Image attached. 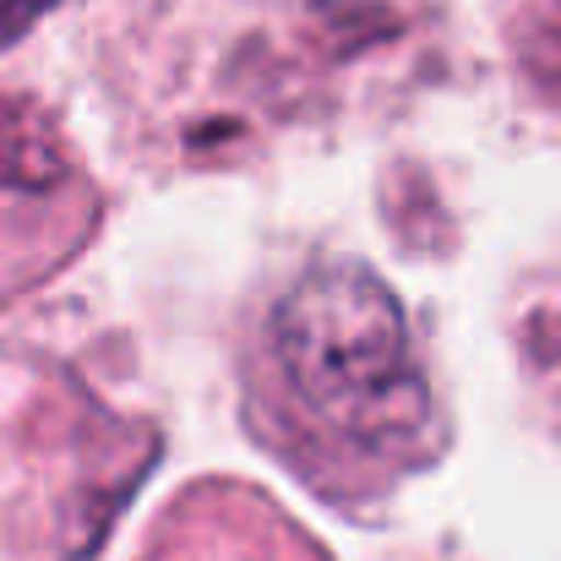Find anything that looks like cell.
<instances>
[{"mask_svg": "<svg viewBox=\"0 0 561 561\" xmlns=\"http://www.w3.org/2000/svg\"><path fill=\"white\" fill-rule=\"evenodd\" d=\"M256 436L322 496L366 502L436 453L425 355L398 295L366 262L300 267L245 339Z\"/></svg>", "mask_w": 561, "mask_h": 561, "instance_id": "6da1fadb", "label": "cell"}, {"mask_svg": "<svg viewBox=\"0 0 561 561\" xmlns=\"http://www.w3.org/2000/svg\"><path fill=\"white\" fill-rule=\"evenodd\" d=\"M99 229V186L55 115L0 88V306L55 278Z\"/></svg>", "mask_w": 561, "mask_h": 561, "instance_id": "7a4b0ae2", "label": "cell"}, {"mask_svg": "<svg viewBox=\"0 0 561 561\" xmlns=\"http://www.w3.org/2000/svg\"><path fill=\"white\" fill-rule=\"evenodd\" d=\"M513 55L540 93L561 99V0L513 5Z\"/></svg>", "mask_w": 561, "mask_h": 561, "instance_id": "3957f363", "label": "cell"}, {"mask_svg": "<svg viewBox=\"0 0 561 561\" xmlns=\"http://www.w3.org/2000/svg\"><path fill=\"white\" fill-rule=\"evenodd\" d=\"M60 0H0V49H11L16 38L33 33V22H44Z\"/></svg>", "mask_w": 561, "mask_h": 561, "instance_id": "277c9868", "label": "cell"}]
</instances>
